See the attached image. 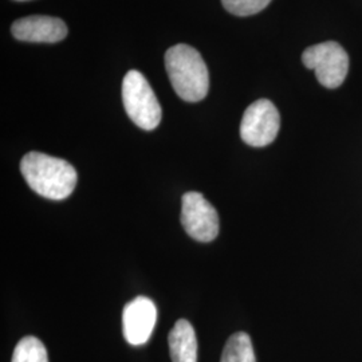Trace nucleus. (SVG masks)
<instances>
[{"label": "nucleus", "mask_w": 362, "mask_h": 362, "mask_svg": "<svg viewBox=\"0 0 362 362\" xmlns=\"http://www.w3.org/2000/svg\"><path fill=\"white\" fill-rule=\"evenodd\" d=\"M21 172L34 192L52 200L69 197L77 185V170L70 163L40 152L27 153Z\"/></svg>", "instance_id": "f257e3e1"}, {"label": "nucleus", "mask_w": 362, "mask_h": 362, "mask_svg": "<svg viewBox=\"0 0 362 362\" xmlns=\"http://www.w3.org/2000/svg\"><path fill=\"white\" fill-rule=\"evenodd\" d=\"M165 69L173 90L181 100L199 103L209 90L207 65L200 52L188 45H176L165 52Z\"/></svg>", "instance_id": "f03ea898"}, {"label": "nucleus", "mask_w": 362, "mask_h": 362, "mask_svg": "<svg viewBox=\"0 0 362 362\" xmlns=\"http://www.w3.org/2000/svg\"><path fill=\"white\" fill-rule=\"evenodd\" d=\"M122 103L130 119L144 130H153L161 121V106L146 78L130 70L122 81Z\"/></svg>", "instance_id": "7ed1b4c3"}, {"label": "nucleus", "mask_w": 362, "mask_h": 362, "mask_svg": "<svg viewBox=\"0 0 362 362\" xmlns=\"http://www.w3.org/2000/svg\"><path fill=\"white\" fill-rule=\"evenodd\" d=\"M302 62L315 71L318 82L327 89L339 88L349 71V57L345 49L333 40L308 47Z\"/></svg>", "instance_id": "20e7f679"}, {"label": "nucleus", "mask_w": 362, "mask_h": 362, "mask_svg": "<svg viewBox=\"0 0 362 362\" xmlns=\"http://www.w3.org/2000/svg\"><path fill=\"white\" fill-rule=\"evenodd\" d=\"M281 128V116L269 100H258L250 105L240 122L242 140L254 148L267 146L276 139Z\"/></svg>", "instance_id": "39448f33"}, {"label": "nucleus", "mask_w": 362, "mask_h": 362, "mask_svg": "<svg viewBox=\"0 0 362 362\" xmlns=\"http://www.w3.org/2000/svg\"><path fill=\"white\" fill-rule=\"evenodd\" d=\"M181 224L194 240L212 242L219 233V215L199 192H188L181 199Z\"/></svg>", "instance_id": "423d86ee"}, {"label": "nucleus", "mask_w": 362, "mask_h": 362, "mask_svg": "<svg viewBox=\"0 0 362 362\" xmlns=\"http://www.w3.org/2000/svg\"><path fill=\"white\" fill-rule=\"evenodd\" d=\"M157 321V309L152 299L134 298L122 311L124 337L130 345L140 346L152 336Z\"/></svg>", "instance_id": "0eeeda50"}, {"label": "nucleus", "mask_w": 362, "mask_h": 362, "mask_svg": "<svg viewBox=\"0 0 362 362\" xmlns=\"http://www.w3.org/2000/svg\"><path fill=\"white\" fill-rule=\"evenodd\" d=\"M13 38L31 43H57L67 37V26L59 18L34 15L15 21L11 26Z\"/></svg>", "instance_id": "6e6552de"}, {"label": "nucleus", "mask_w": 362, "mask_h": 362, "mask_svg": "<svg viewBox=\"0 0 362 362\" xmlns=\"http://www.w3.org/2000/svg\"><path fill=\"white\" fill-rule=\"evenodd\" d=\"M169 351L173 362H197V339L192 325L177 321L168 337Z\"/></svg>", "instance_id": "1a4fd4ad"}, {"label": "nucleus", "mask_w": 362, "mask_h": 362, "mask_svg": "<svg viewBox=\"0 0 362 362\" xmlns=\"http://www.w3.org/2000/svg\"><path fill=\"white\" fill-rule=\"evenodd\" d=\"M220 362H257L251 338L243 332L228 338Z\"/></svg>", "instance_id": "9d476101"}, {"label": "nucleus", "mask_w": 362, "mask_h": 362, "mask_svg": "<svg viewBox=\"0 0 362 362\" xmlns=\"http://www.w3.org/2000/svg\"><path fill=\"white\" fill-rule=\"evenodd\" d=\"M11 362H49V356L40 339L27 336L15 346Z\"/></svg>", "instance_id": "9b49d317"}, {"label": "nucleus", "mask_w": 362, "mask_h": 362, "mask_svg": "<svg viewBox=\"0 0 362 362\" xmlns=\"http://www.w3.org/2000/svg\"><path fill=\"white\" fill-rule=\"evenodd\" d=\"M224 8L236 16H250L264 10L272 0H221Z\"/></svg>", "instance_id": "f8f14e48"}, {"label": "nucleus", "mask_w": 362, "mask_h": 362, "mask_svg": "<svg viewBox=\"0 0 362 362\" xmlns=\"http://www.w3.org/2000/svg\"><path fill=\"white\" fill-rule=\"evenodd\" d=\"M16 1H27V0H16Z\"/></svg>", "instance_id": "ddd939ff"}]
</instances>
